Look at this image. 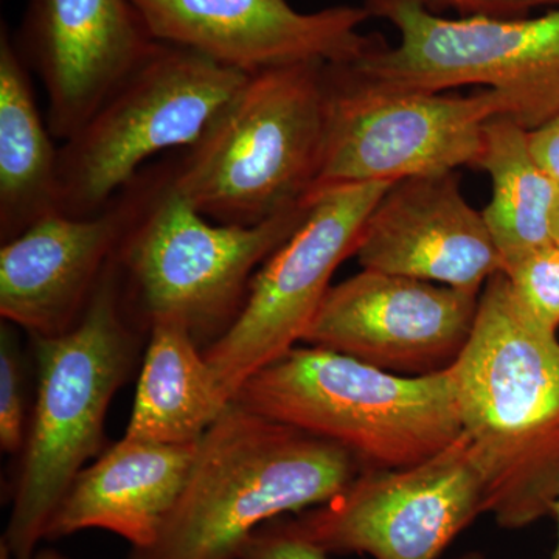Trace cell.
Here are the masks:
<instances>
[{
  "label": "cell",
  "mask_w": 559,
  "mask_h": 559,
  "mask_svg": "<svg viewBox=\"0 0 559 559\" xmlns=\"http://www.w3.org/2000/svg\"><path fill=\"white\" fill-rule=\"evenodd\" d=\"M463 433L488 513L516 530L559 502V340L520 304L503 272L485 283L473 331L451 367Z\"/></svg>",
  "instance_id": "cell-1"
},
{
  "label": "cell",
  "mask_w": 559,
  "mask_h": 559,
  "mask_svg": "<svg viewBox=\"0 0 559 559\" xmlns=\"http://www.w3.org/2000/svg\"><path fill=\"white\" fill-rule=\"evenodd\" d=\"M148 336L124 300L114 259L72 329L31 337L38 392L0 539L13 559L35 558L70 485L102 454L110 403L138 369Z\"/></svg>",
  "instance_id": "cell-2"
},
{
  "label": "cell",
  "mask_w": 559,
  "mask_h": 559,
  "mask_svg": "<svg viewBox=\"0 0 559 559\" xmlns=\"http://www.w3.org/2000/svg\"><path fill=\"white\" fill-rule=\"evenodd\" d=\"M360 473L344 448L231 401L198 443L159 538L128 559H238L261 525L329 502Z\"/></svg>",
  "instance_id": "cell-3"
},
{
  "label": "cell",
  "mask_w": 559,
  "mask_h": 559,
  "mask_svg": "<svg viewBox=\"0 0 559 559\" xmlns=\"http://www.w3.org/2000/svg\"><path fill=\"white\" fill-rule=\"evenodd\" d=\"M131 183L134 212L116 253L124 300L146 330L176 320L205 349L234 325L253 275L304 223L310 201L255 226H231L193 207L170 167Z\"/></svg>",
  "instance_id": "cell-4"
},
{
  "label": "cell",
  "mask_w": 559,
  "mask_h": 559,
  "mask_svg": "<svg viewBox=\"0 0 559 559\" xmlns=\"http://www.w3.org/2000/svg\"><path fill=\"white\" fill-rule=\"evenodd\" d=\"M231 401L344 448L362 471L418 465L463 436L451 369L401 377L311 345L272 360Z\"/></svg>",
  "instance_id": "cell-5"
},
{
  "label": "cell",
  "mask_w": 559,
  "mask_h": 559,
  "mask_svg": "<svg viewBox=\"0 0 559 559\" xmlns=\"http://www.w3.org/2000/svg\"><path fill=\"white\" fill-rule=\"evenodd\" d=\"M325 131V64L264 70L170 165L173 183L209 219L255 226L310 197Z\"/></svg>",
  "instance_id": "cell-6"
},
{
  "label": "cell",
  "mask_w": 559,
  "mask_h": 559,
  "mask_svg": "<svg viewBox=\"0 0 559 559\" xmlns=\"http://www.w3.org/2000/svg\"><path fill=\"white\" fill-rule=\"evenodd\" d=\"M400 40H382L345 62L362 79L393 90L441 94L485 86L509 103V117L528 132L559 116V7L538 17L448 20L425 0H366Z\"/></svg>",
  "instance_id": "cell-7"
},
{
  "label": "cell",
  "mask_w": 559,
  "mask_h": 559,
  "mask_svg": "<svg viewBox=\"0 0 559 559\" xmlns=\"http://www.w3.org/2000/svg\"><path fill=\"white\" fill-rule=\"evenodd\" d=\"M249 75L197 51L157 43L150 57L60 148V212L91 216L151 157L189 148Z\"/></svg>",
  "instance_id": "cell-8"
},
{
  "label": "cell",
  "mask_w": 559,
  "mask_h": 559,
  "mask_svg": "<svg viewBox=\"0 0 559 559\" xmlns=\"http://www.w3.org/2000/svg\"><path fill=\"white\" fill-rule=\"evenodd\" d=\"M325 145L308 198L349 183L476 168L485 124L510 112L492 90L468 97L393 90L362 79L345 62L325 64Z\"/></svg>",
  "instance_id": "cell-9"
},
{
  "label": "cell",
  "mask_w": 559,
  "mask_h": 559,
  "mask_svg": "<svg viewBox=\"0 0 559 559\" xmlns=\"http://www.w3.org/2000/svg\"><path fill=\"white\" fill-rule=\"evenodd\" d=\"M390 186L349 183L308 198L304 223L253 275L234 325L204 349L230 400L242 382L301 342L334 272L355 257L366 221Z\"/></svg>",
  "instance_id": "cell-10"
},
{
  "label": "cell",
  "mask_w": 559,
  "mask_h": 559,
  "mask_svg": "<svg viewBox=\"0 0 559 559\" xmlns=\"http://www.w3.org/2000/svg\"><path fill=\"white\" fill-rule=\"evenodd\" d=\"M484 513L487 487L463 433L418 465L362 471L336 498L288 522L326 554L437 559Z\"/></svg>",
  "instance_id": "cell-11"
},
{
  "label": "cell",
  "mask_w": 559,
  "mask_h": 559,
  "mask_svg": "<svg viewBox=\"0 0 559 559\" xmlns=\"http://www.w3.org/2000/svg\"><path fill=\"white\" fill-rule=\"evenodd\" d=\"M480 293L362 270L331 286L301 342L401 377L451 369Z\"/></svg>",
  "instance_id": "cell-12"
},
{
  "label": "cell",
  "mask_w": 559,
  "mask_h": 559,
  "mask_svg": "<svg viewBox=\"0 0 559 559\" xmlns=\"http://www.w3.org/2000/svg\"><path fill=\"white\" fill-rule=\"evenodd\" d=\"M157 43L197 51L245 75L323 62L341 64L382 43L360 33L366 5L301 13L288 0H131Z\"/></svg>",
  "instance_id": "cell-13"
},
{
  "label": "cell",
  "mask_w": 559,
  "mask_h": 559,
  "mask_svg": "<svg viewBox=\"0 0 559 559\" xmlns=\"http://www.w3.org/2000/svg\"><path fill=\"white\" fill-rule=\"evenodd\" d=\"M49 98L47 123L66 142L157 46L131 0H28L13 36Z\"/></svg>",
  "instance_id": "cell-14"
},
{
  "label": "cell",
  "mask_w": 559,
  "mask_h": 559,
  "mask_svg": "<svg viewBox=\"0 0 559 559\" xmlns=\"http://www.w3.org/2000/svg\"><path fill=\"white\" fill-rule=\"evenodd\" d=\"M132 183L91 216L53 213L0 248V316L31 337L66 333L86 311L134 212Z\"/></svg>",
  "instance_id": "cell-15"
},
{
  "label": "cell",
  "mask_w": 559,
  "mask_h": 559,
  "mask_svg": "<svg viewBox=\"0 0 559 559\" xmlns=\"http://www.w3.org/2000/svg\"><path fill=\"white\" fill-rule=\"evenodd\" d=\"M367 271L481 293L502 260L455 171L392 183L374 205L355 252Z\"/></svg>",
  "instance_id": "cell-16"
},
{
  "label": "cell",
  "mask_w": 559,
  "mask_h": 559,
  "mask_svg": "<svg viewBox=\"0 0 559 559\" xmlns=\"http://www.w3.org/2000/svg\"><path fill=\"white\" fill-rule=\"evenodd\" d=\"M197 448L124 436L80 471L55 510L44 539L98 528L127 539L131 549L150 547L186 488Z\"/></svg>",
  "instance_id": "cell-17"
},
{
  "label": "cell",
  "mask_w": 559,
  "mask_h": 559,
  "mask_svg": "<svg viewBox=\"0 0 559 559\" xmlns=\"http://www.w3.org/2000/svg\"><path fill=\"white\" fill-rule=\"evenodd\" d=\"M5 22L0 28V238L60 212V148L53 143Z\"/></svg>",
  "instance_id": "cell-18"
},
{
  "label": "cell",
  "mask_w": 559,
  "mask_h": 559,
  "mask_svg": "<svg viewBox=\"0 0 559 559\" xmlns=\"http://www.w3.org/2000/svg\"><path fill=\"white\" fill-rule=\"evenodd\" d=\"M230 403L189 329L176 320L153 323L124 436L198 444Z\"/></svg>",
  "instance_id": "cell-19"
},
{
  "label": "cell",
  "mask_w": 559,
  "mask_h": 559,
  "mask_svg": "<svg viewBox=\"0 0 559 559\" xmlns=\"http://www.w3.org/2000/svg\"><path fill=\"white\" fill-rule=\"evenodd\" d=\"M476 168L491 179V200L481 215L499 250L502 270L555 242L559 183L536 159L525 128L509 116L488 120Z\"/></svg>",
  "instance_id": "cell-20"
},
{
  "label": "cell",
  "mask_w": 559,
  "mask_h": 559,
  "mask_svg": "<svg viewBox=\"0 0 559 559\" xmlns=\"http://www.w3.org/2000/svg\"><path fill=\"white\" fill-rule=\"evenodd\" d=\"M514 296L543 329H559V245L551 242L502 270Z\"/></svg>",
  "instance_id": "cell-21"
},
{
  "label": "cell",
  "mask_w": 559,
  "mask_h": 559,
  "mask_svg": "<svg viewBox=\"0 0 559 559\" xmlns=\"http://www.w3.org/2000/svg\"><path fill=\"white\" fill-rule=\"evenodd\" d=\"M16 326L3 322L0 330V448L20 455L27 440L31 414L27 411V382Z\"/></svg>",
  "instance_id": "cell-22"
},
{
  "label": "cell",
  "mask_w": 559,
  "mask_h": 559,
  "mask_svg": "<svg viewBox=\"0 0 559 559\" xmlns=\"http://www.w3.org/2000/svg\"><path fill=\"white\" fill-rule=\"evenodd\" d=\"M238 559H329V554L290 527L288 520H274L246 539Z\"/></svg>",
  "instance_id": "cell-23"
},
{
  "label": "cell",
  "mask_w": 559,
  "mask_h": 559,
  "mask_svg": "<svg viewBox=\"0 0 559 559\" xmlns=\"http://www.w3.org/2000/svg\"><path fill=\"white\" fill-rule=\"evenodd\" d=\"M455 9L463 17L485 16L514 20L539 7H559V0H425Z\"/></svg>",
  "instance_id": "cell-24"
},
{
  "label": "cell",
  "mask_w": 559,
  "mask_h": 559,
  "mask_svg": "<svg viewBox=\"0 0 559 559\" xmlns=\"http://www.w3.org/2000/svg\"><path fill=\"white\" fill-rule=\"evenodd\" d=\"M530 145L544 170L559 183V116L546 127L530 132Z\"/></svg>",
  "instance_id": "cell-25"
},
{
  "label": "cell",
  "mask_w": 559,
  "mask_h": 559,
  "mask_svg": "<svg viewBox=\"0 0 559 559\" xmlns=\"http://www.w3.org/2000/svg\"><path fill=\"white\" fill-rule=\"evenodd\" d=\"M33 559H70L55 549H39Z\"/></svg>",
  "instance_id": "cell-26"
},
{
  "label": "cell",
  "mask_w": 559,
  "mask_h": 559,
  "mask_svg": "<svg viewBox=\"0 0 559 559\" xmlns=\"http://www.w3.org/2000/svg\"><path fill=\"white\" fill-rule=\"evenodd\" d=\"M554 240L559 245V194L557 201V207H555L554 213Z\"/></svg>",
  "instance_id": "cell-27"
},
{
  "label": "cell",
  "mask_w": 559,
  "mask_h": 559,
  "mask_svg": "<svg viewBox=\"0 0 559 559\" xmlns=\"http://www.w3.org/2000/svg\"><path fill=\"white\" fill-rule=\"evenodd\" d=\"M554 516H557V521H558V538H557V546H555L554 554H551V557L549 559H559V502H558L557 511H555Z\"/></svg>",
  "instance_id": "cell-28"
},
{
  "label": "cell",
  "mask_w": 559,
  "mask_h": 559,
  "mask_svg": "<svg viewBox=\"0 0 559 559\" xmlns=\"http://www.w3.org/2000/svg\"><path fill=\"white\" fill-rule=\"evenodd\" d=\"M0 559H13V557H11L9 547H7L2 540H0Z\"/></svg>",
  "instance_id": "cell-29"
},
{
  "label": "cell",
  "mask_w": 559,
  "mask_h": 559,
  "mask_svg": "<svg viewBox=\"0 0 559 559\" xmlns=\"http://www.w3.org/2000/svg\"><path fill=\"white\" fill-rule=\"evenodd\" d=\"M457 559H485V557L479 551H469V554L462 555Z\"/></svg>",
  "instance_id": "cell-30"
}]
</instances>
